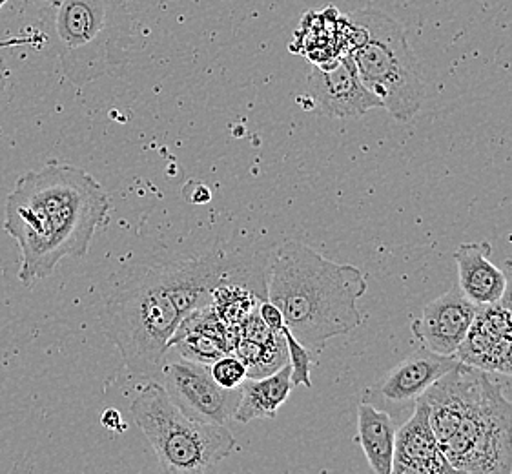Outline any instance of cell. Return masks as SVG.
<instances>
[{
    "mask_svg": "<svg viewBox=\"0 0 512 474\" xmlns=\"http://www.w3.org/2000/svg\"><path fill=\"white\" fill-rule=\"evenodd\" d=\"M210 372L221 387L239 389L246 380V365L236 352H226L210 365Z\"/></svg>",
    "mask_w": 512,
    "mask_h": 474,
    "instance_id": "d6986e66",
    "label": "cell"
},
{
    "mask_svg": "<svg viewBox=\"0 0 512 474\" xmlns=\"http://www.w3.org/2000/svg\"><path fill=\"white\" fill-rule=\"evenodd\" d=\"M498 371L512 374V336L511 341H509V347H507V351H505V356H503L502 363H500V367H498Z\"/></svg>",
    "mask_w": 512,
    "mask_h": 474,
    "instance_id": "cb8c5ba5",
    "label": "cell"
},
{
    "mask_svg": "<svg viewBox=\"0 0 512 474\" xmlns=\"http://www.w3.org/2000/svg\"><path fill=\"white\" fill-rule=\"evenodd\" d=\"M155 272L183 320L195 310L210 307L223 285H241L257 294L252 283H267V276H257L256 268L246 259L223 254L175 261L155 267Z\"/></svg>",
    "mask_w": 512,
    "mask_h": 474,
    "instance_id": "ba28073f",
    "label": "cell"
},
{
    "mask_svg": "<svg viewBox=\"0 0 512 474\" xmlns=\"http://www.w3.org/2000/svg\"><path fill=\"white\" fill-rule=\"evenodd\" d=\"M172 347H177L186 360L212 365L217 358L230 351L225 341L206 330L177 329L172 338Z\"/></svg>",
    "mask_w": 512,
    "mask_h": 474,
    "instance_id": "e0dca14e",
    "label": "cell"
},
{
    "mask_svg": "<svg viewBox=\"0 0 512 474\" xmlns=\"http://www.w3.org/2000/svg\"><path fill=\"white\" fill-rule=\"evenodd\" d=\"M163 387L186 414L195 420L228 425L234 420L241 387L225 389L214 380L210 365L199 361H164Z\"/></svg>",
    "mask_w": 512,
    "mask_h": 474,
    "instance_id": "9c48e42d",
    "label": "cell"
},
{
    "mask_svg": "<svg viewBox=\"0 0 512 474\" xmlns=\"http://www.w3.org/2000/svg\"><path fill=\"white\" fill-rule=\"evenodd\" d=\"M103 425L106 429H112V431H117V433H123L124 429H126L121 414L117 413V411H112V409L104 413Z\"/></svg>",
    "mask_w": 512,
    "mask_h": 474,
    "instance_id": "7402d4cb",
    "label": "cell"
},
{
    "mask_svg": "<svg viewBox=\"0 0 512 474\" xmlns=\"http://www.w3.org/2000/svg\"><path fill=\"white\" fill-rule=\"evenodd\" d=\"M42 17L73 84L93 83L126 66L134 24L124 0H52Z\"/></svg>",
    "mask_w": 512,
    "mask_h": 474,
    "instance_id": "3957f363",
    "label": "cell"
},
{
    "mask_svg": "<svg viewBox=\"0 0 512 474\" xmlns=\"http://www.w3.org/2000/svg\"><path fill=\"white\" fill-rule=\"evenodd\" d=\"M350 28L361 83L396 121L409 123L421 110L425 83L403 26L383 11L359 10L350 15Z\"/></svg>",
    "mask_w": 512,
    "mask_h": 474,
    "instance_id": "5b68a950",
    "label": "cell"
},
{
    "mask_svg": "<svg viewBox=\"0 0 512 474\" xmlns=\"http://www.w3.org/2000/svg\"><path fill=\"white\" fill-rule=\"evenodd\" d=\"M110 212V197L81 166L48 163L19 177L6 197L4 230L21 248L22 285L52 276L64 259L84 258Z\"/></svg>",
    "mask_w": 512,
    "mask_h": 474,
    "instance_id": "6da1fadb",
    "label": "cell"
},
{
    "mask_svg": "<svg viewBox=\"0 0 512 474\" xmlns=\"http://www.w3.org/2000/svg\"><path fill=\"white\" fill-rule=\"evenodd\" d=\"M365 292L367 279L358 267L330 261L299 241L281 243L268 259L267 299L312 354L358 329L363 323L358 299Z\"/></svg>",
    "mask_w": 512,
    "mask_h": 474,
    "instance_id": "7a4b0ae2",
    "label": "cell"
},
{
    "mask_svg": "<svg viewBox=\"0 0 512 474\" xmlns=\"http://www.w3.org/2000/svg\"><path fill=\"white\" fill-rule=\"evenodd\" d=\"M281 332H283L285 341H287L288 363H290V369H292V374H290L292 385L294 387L303 385V387L310 389L312 387L310 371H312V365L316 363L314 354L308 351L303 343L296 340V336L288 330V327H285Z\"/></svg>",
    "mask_w": 512,
    "mask_h": 474,
    "instance_id": "ac0fdd59",
    "label": "cell"
},
{
    "mask_svg": "<svg viewBox=\"0 0 512 474\" xmlns=\"http://www.w3.org/2000/svg\"><path fill=\"white\" fill-rule=\"evenodd\" d=\"M4 2H6V0H0V8H2V4H4Z\"/></svg>",
    "mask_w": 512,
    "mask_h": 474,
    "instance_id": "d4e9b609",
    "label": "cell"
},
{
    "mask_svg": "<svg viewBox=\"0 0 512 474\" xmlns=\"http://www.w3.org/2000/svg\"><path fill=\"white\" fill-rule=\"evenodd\" d=\"M257 312L261 316V320L267 323V327L270 330H274L277 334H281V330L285 329V316L283 312L279 310L277 305H274L270 299H263L259 305H257Z\"/></svg>",
    "mask_w": 512,
    "mask_h": 474,
    "instance_id": "ffe728a7",
    "label": "cell"
},
{
    "mask_svg": "<svg viewBox=\"0 0 512 474\" xmlns=\"http://www.w3.org/2000/svg\"><path fill=\"white\" fill-rule=\"evenodd\" d=\"M44 2H52V0H44Z\"/></svg>",
    "mask_w": 512,
    "mask_h": 474,
    "instance_id": "484cf974",
    "label": "cell"
},
{
    "mask_svg": "<svg viewBox=\"0 0 512 474\" xmlns=\"http://www.w3.org/2000/svg\"><path fill=\"white\" fill-rule=\"evenodd\" d=\"M192 185H194L195 188V194L192 196H185L190 203H195V205H201V203H208L210 201V197H212V194H210V190H208V186L203 185V183H195V181H192Z\"/></svg>",
    "mask_w": 512,
    "mask_h": 474,
    "instance_id": "603a6c76",
    "label": "cell"
},
{
    "mask_svg": "<svg viewBox=\"0 0 512 474\" xmlns=\"http://www.w3.org/2000/svg\"><path fill=\"white\" fill-rule=\"evenodd\" d=\"M478 312L480 307L456 287L423 307L420 318L412 323V334L429 351L456 356Z\"/></svg>",
    "mask_w": 512,
    "mask_h": 474,
    "instance_id": "7c38bea8",
    "label": "cell"
},
{
    "mask_svg": "<svg viewBox=\"0 0 512 474\" xmlns=\"http://www.w3.org/2000/svg\"><path fill=\"white\" fill-rule=\"evenodd\" d=\"M130 411L164 473H210L236 449V438L226 425L195 420L170 398L161 382L143 385Z\"/></svg>",
    "mask_w": 512,
    "mask_h": 474,
    "instance_id": "8992f818",
    "label": "cell"
},
{
    "mask_svg": "<svg viewBox=\"0 0 512 474\" xmlns=\"http://www.w3.org/2000/svg\"><path fill=\"white\" fill-rule=\"evenodd\" d=\"M308 92L321 114L336 119L361 117L374 108H383L378 97L361 83L350 55L316 64L308 77Z\"/></svg>",
    "mask_w": 512,
    "mask_h": 474,
    "instance_id": "30bf717a",
    "label": "cell"
},
{
    "mask_svg": "<svg viewBox=\"0 0 512 474\" xmlns=\"http://www.w3.org/2000/svg\"><path fill=\"white\" fill-rule=\"evenodd\" d=\"M463 361L456 356L432 352L421 345L398 363L381 382L367 391V402L381 403L383 411L390 407H412L420 400L432 383L438 382L447 372L458 369Z\"/></svg>",
    "mask_w": 512,
    "mask_h": 474,
    "instance_id": "8fae6325",
    "label": "cell"
},
{
    "mask_svg": "<svg viewBox=\"0 0 512 474\" xmlns=\"http://www.w3.org/2000/svg\"><path fill=\"white\" fill-rule=\"evenodd\" d=\"M290 374V363H285L279 371L263 378H246L241 385V398L234 420L248 423L252 420L276 418L277 411L285 405L294 389Z\"/></svg>",
    "mask_w": 512,
    "mask_h": 474,
    "instance_id": "9a60e30c",
    "label": "cell"
},
{
    "mask_svg": "<svg viewBox=\"0 0 512 474\" xmlns=\"http://www.w3.org/2000/svg\"><path fill=\"white\" fill-rule=\"evenodd\" d=\"M394 474H451L456 469L449 464L432 431L429 403L420 398L409 420L396 431Z\"/></svg>",
    "mask_w": 512,
    "mask_h": 474,
    "instance_id": "4fadbf2b",
    "label": "cell"
},
{
    "mask_svg": "<svg viewBox=\"0 0 512 474\" xmlns=\"http://www.w3.org/2000/svg\"><path fill=\"white\" fill-rule=\"evenodd\" d=\"M503 274H505V289H503L502 298H500V307L512 312V261H505L503 265Z\"/></svg>",
    "mask_w": 512,
    "mask_h": 474,
    "instance_id": "44dd1931",
    "label": "cell"
},
{
    "mask_svg": "<svg viewBox=\"0 0 512 474\" xmlns=\"http://www.w3.org/2000/svg\"><path fill=\"white\" fill-rule=\"evenodd\" d=\"M491 254L489 241L463 243L454 252L460 290L480 309L498 305L505 289L503 268L492 263Z\"/></svg>",
    "mask_w": 512,
    "mask_h": 474,
    "instance_id": "5bb4252c",
    "label": "cell"
},
{
    "mask_svg": "<svg viewBox=\"0 0 512 474\" xmlns=\"http://www.w3.org/2000/svg\"><path fill=\"white\" fill-rule=\"evenodd\" d=\"M394 420L387 411L379 409L374 403H359L358 440L363 454L376 474H392L394 445H396Z\"/></svg>",
    "mask_w": 512,
    "mask_h": 474,
    "instance_id": "2e32d148",
    "label": "cell"
},
{
    "mask_svg": "<svg viewBox=\"0 0 512 474\" xmlns=\"http://www.w3.org/2000/svg\"><path fill=\"white\" fill-rule=\"evenodd\" d=\"M441 451L456 473H512V400L483 369L472 367L458 431Z\"/></svg>",
    "mask_w": 512,
    "mask_h": 474,
    "instance_id": "52a82bcc",
    "label": "cell"
},
{
    "mask_svg": "<svg viewBox=\"0 0 512 474\" xmlns=\"http://www.w3.org/2000/svg\"><path fill=\"white\" fill-rule=\"evenodd\" d=\"M181 321L155 267L137 272L106 299L101 310L104 334L121 352L128 372L148 380L161 376Z\"/></svg>",
    "mask_w": 512,
    "mask_h": 474,
    "instance_id": "277c9868",
    "label": "cell"
}]
</instances>
